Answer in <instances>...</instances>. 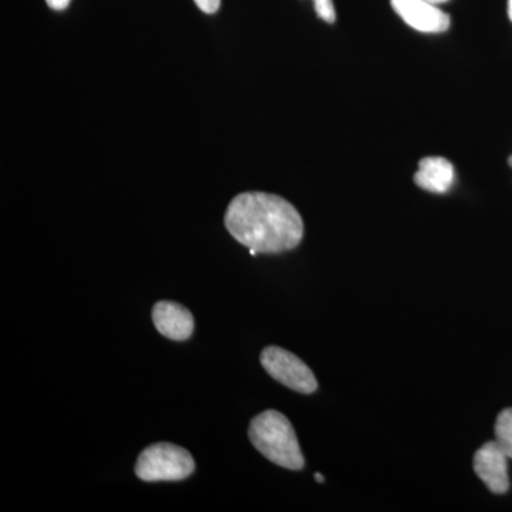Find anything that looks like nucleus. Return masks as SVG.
<instances>
[{"label":"nucleus","mask_w":512,"mask_h":512,"mask_svg":"<svg viewBox=\"0 0 512 512\" xmlns=\"http://www.w3.org/2000/svg\"><path fill=\"white\" fill-rule=\"evenodd\" d=\"M508 16L512 20V0H508Z\"/></svg>","instance_id":"14"},{"label":"nucleus","mask_w":512,"mask_h":512,"mask_svg":"<svg viewBox=\"0 0 512 512\" xmlns=\"http://www.w3.org/2000/svg\"><path fill=\"white\" fill-rule=\"evenodd\" d=\"M508 460L510 458L505 456L495 440L478 448L474 456V471L491 493L505 494L510 490Z\"/></svg>","instance_id":"5"},{"label":"nucleus","mask_w":512,"mask_h":512,"mask_svg":"<svg viewBox=\"0 0 512 512\" xmlns=\"http://www.w3.org/2000/svg\"><path fill=\"white\" fill-rule=\"evenodd\" d=\"M427 2L433 3V5H440V3H446L448 0H427Z\"/></svg>","instance_id":"13"},{"label":"nucleus","mask_w":512,"mask_h":512,"mask_svg":"<svg viewBox=\"0 0 512 512\" xmlns=\"http://www.w3.org/2000/svg\"><path fill=\"white\" fill-rule=\"evenodd\" d=\"M153 322L158 332L171 340H187L194 332V316L177 302L161 301L153 308Z\"/></svg>","instance_id":"7"},{"label":"nucleus","mask_w":512,"mask_h":512,"mask_svg":"<svg viewBox=\"0 0 512 512\" xmlns=\"http://www.w3.org/2000/svg\"><path fill=\"white\" fill-rule=\"evenodd\" d=\"M249 440L276 466L298 471L305 467L301 446L291 421L276 410L258 414L249 424Z\"/></svg>","instance_id":"2"},{"label":"nucleus","mask_w":512,"mask_h":512,"mask_svg":"<svg viewBox=\"0 0 512 512\" xmlns=\"http://www.w3.org/2000/svg\"><path fill=\"white\" fill-rule=\"evenodd\" d=\"M315 478H316V480H318V481H319V483H323V481H325V478H323L322 476H320V474H319V473H316V474H315Z\"/></svg>","instance_id":"15"},{"label":"nucleus","mask_w":512,"mask_h":512,"mask_svg":"<svg viewBox=\"0 0 512 512\" xmlns=\"http://www.w3.org/2000/svg\"><path fill=\"white\" fill-rule=\"evenodd\" d=\"M194 2L202 12L208 13V15L217 12L221 6V0H194Z\"/></svg>","instance_id":"11"},{"label":"nucleus","mask_w":512,"mask_h":512,"mask_svg":"<svg viewBox=\"0 0 512 512\" xmlns=\"http://www.w3.org/2000/svg\"><path fill=\"white\" fill-rule=\"evenodd\" d=\"M394 12L410 26L423 33H441L450 28V18L427 0H392Z\"/></svg>","instance_id":"6"},{"label":"nucleus","mask_w":512,"mask_h":512,"mask_svg":"<svg viewBox=\"0 0 512 512\" xmlns=\"http://www.w3.org/2000/svg\"><path fill=\"white\" fill-rule=\"evenodd\" d=\"M261 363L269 376L293 392L312 394L318 390V380L312 370L288 350L269 346L262 350Z\"/></svg>","instance_id":"4"},{"label":"nucleus","mask_w":512,"mask_h":512,"mask_svg":"<svg viewBox=\"0 0 512 512\" xmlns=\"http://www.w3.org/2000/svg\"><path fill=\"white\" fill-rule=\"evenodd\" d=\"M316 13L325 22L333 23L336 20V10L332 0H313Z\"/></svg>","instance_id":"10"},{"label":"nucleus","mask_w":512,"mask_h":512,"mask_svg":"<svg viewBox=\"0 0 512 512\" xmlns=\"http://www.w3.org/2000/svg\"><path fill=\"white\" fill-rule=\"evenodd\" d=\"M494 431L498 446L512 460V409H505L498 414Z\"/></svg>","instance_id":"9"},{"label":"nucleus","mask_w":512,"mask_h":512,"mask_svg":"<svg viewBox=\"0 0 512 512\" xmlns=\"http://www.w3.org/2000/svg\"><path fill=\"white\" fill-rule=\"evenodd\" d=\"M414 183L423 190L444 194L454 183V167L450 161L441 157L423 158L419 171L414 175Z\"/></svg>","instance_id":"8"},{"label":"nucleus","mask_w":512,"mask_h":512,"mask_svg":"<svg viewBox=\"0 0 512 512\" xmlns=\"http://www.w3.org/2000/svg\"><path fill=\"white\" fill-rule=\"evenodd\" d=\"M195 461L188 450L171 443H157L141 451L136 474L146 483L181 481L194 473Z\"/></svg>","instance_id":"3"},{"label":"nucleus","mask_w":512,"mask_h":512,"mask_svg":"<svg viewBox=\"0 0 512 512\" xmlns=\"http://www.w3.org/2000/svg\"><path fill=\"white\" fill-rule=\"evenodd\" d=\"M508 163H510V165L512 167V156L510 157V160H508Z\"/></svg>","instance_id":"16"},{"label":"nucleus","mask_w":512,"mask_h":512,"mask_svg":"<svg viewBox=\"0 0 512 512\" xmlns=\"http://www.w3.org/2000/svg\"><path fill=\"white\" fill-rule=\"evenodd\" d=\"M49 8L55 10H64L69 6L70 0H46Z\"/></svg>","instance_id":"12"},{"label":"nucleus","mask_w":512,"mask_h":512,"mask_svg":"<svg viewBox=\"0 0 512 512\" xmlns=\"http://www.w3.org/2000/svg\"><path fill=\"white\" fill-rule=\"evenodd\" d=\"M225 227L251 255L291 251L303 238L301 214L285 198L266 192L237 195L225 212Z\"/></svg>","instance_id":"1"}]
</instances>
